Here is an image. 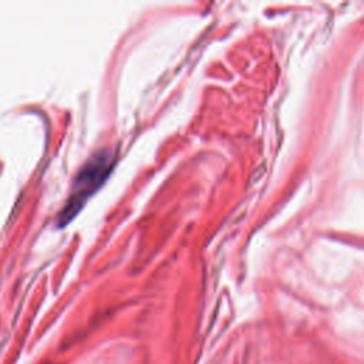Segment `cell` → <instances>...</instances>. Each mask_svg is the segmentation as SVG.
<instances>
[{"mask_svg": "<svg viewBox=\"0 0 364 364\" xmlns=\"http://www.w3.org/2000/svg\"><path fill=\"white\" fill-rule=\"evenodd\" d=\"M112 156L107 151H100L92 158H90L82 168L78 171L74 185L71 189V195L65 202V206L60 212V225L70 222L75 213L82 208L87 198L102 183V181L108 176L109 169L112 166Z\"/></svg>", "mask_w": 364, "mask_h": 364, "instance_id": "obj_1", "label": "cell"}]
</instances>
